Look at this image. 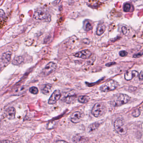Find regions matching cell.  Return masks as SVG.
<instances>
[{
    "label": "cell",
    "mask_w": 143,
    "mask_h": 143,
    "mask_svg": "<svg viewBox=\"0 0 143 143\" xmlns=\"http://www.w3.org/2000/svg\"><path fill=\"white\" fill-rule=\"evenodd\" d=\"M130 100V98L128 95L119 94L113 97L110 103L113 106H121L128 103Z\"/></svg>",
    "instance_id": "obj_1"
},
{
    "label": "cell",
    "mask_w": 143,
    "mask_h": 143,
    "mask_svg": "<svg viewBox=\"0 0 143 143\" xmlns=\"http://www.w3.org/2000/svg\"><path fill=\"white\" fill-rule=\"evenodd\" d=\"M114 126L115 131L119 134L124 135L127 133V127L123 119H117L115 122Z\"/></svg>",
    "instance_id": "obj_2"
},
{
    "label": "cell",
    "mask_w": 143,
    "mask_h": 143,
    "mask_svg": "<svg viewBox=\"0 0 143 143\" xmlns=\"http://www.w3.org/2000/svg\"><path fill=\"white\" fill-rule=\"evenodd\" d=\"M119 86L117 82L113 80H111L101 86L100 87V90L102 92H108L109 91L114 90L117 88Z\"/></svg>",
    "instance_id": "obj_3"
},
{
    "label": "cell",
    "mask_w": 143,
    "mask_h": 143,
    "mask_svg": "<svg viewBox=\"0 0 143 143\" xmlns=\"http://www.w3.org/2000/svg\"><path fill=\"white\" fill-rule=\"evenodd\" d=\"M105 107L102 103H97L91 110V113L95 117H98L103 115L105 111Z\"/></svg>",
    "instance_id": "obj_4"
},
{
    "label": "cell",
    "mask_w": 143,
    "mask_h": 143,
    "mask_svg": "<svg viewBox=\"0 0 143 143\" xmlns=\"http://www.w3.org/2000/svg\"><path fill=\"white\" fill-rule=\"evenodd\" d=\"M57 64L53 62H50L46 65L44 69L42 70V73L45 76H47L52 73L57 69Z\"/></svg>",
    "instance_id": "obj_5"
},
{
    "label": "cell",
    "mask_w": 143,
    "mask_h": 143,
    "mask_svg": "<svg viewBox=\"0 0 143 143\" xmlns=\"http://www.w3.org/2000/svg\"><path fill=\"white\" fill-rule=\"evenodd\" d=\"M33 16L35 20H44L48 18V14L45 9L40 8L35 11Z\"/></svg>",
    "instance_id": "obj_6"
},
{
    "label": "cell",
    "mask_w": 143,
    "mask_h": 143,
    "mask_svg": "<svg viewBox=\"0 0 143 143\" xmlns=\"http://www.w3.org/2000/svg\"><path fill=\"white\" fill-rule=\"evenodd\" d=\"M61 96V94L60 93V91L59 90H55L49 99L48 102L49 104H54L56 103L57 101L59 100Z\"/></svg>",
    "instance_id": "obj_7"
},
{
    "label": "cell",
    "mask_w": 143,
    "mask_h": 143,
    "mask_svg": "<svg viewBox=\"0 0 143 143\" xmlns=\"http://www.w3.org/2000/svg\"><path fill=\"white\" fill-rule=\"evenodd\" d=\"M91 53L88 49H84L74 54V56L79 58L82 59H87L90 57Z\"/></svg>",
    "instance_id": "obj_8"
},
{
    "label": "cell",
    "mask_w": 143,
    "mask_h": 143,
    "mask_svg": "<svg viewBox=\"0 0 143 143\" xmlns=\"http://www.w3.org/2000/svg\"><path fill=\"white\" fill-rule=\"evenodd\" d=\"M82 115L81 113L79 111L74 112L71 116V121L74 123H77L81 121Z\"/></svg>",
    "instance_id": "obj_9"
},
{
    "label": "cell",
    "mask_w": 143,
    "mask_h": 143,
    "mask_svg": "<svg viewBox=\"0 0 143 143\" xmlns=\"http://www.w3.org/2000/svg\"><path fill=\"white\" fill-rule=\"evenodd\" d=\"M16 111V109L13 107L9 108L6 112V117L8 119L12 120L15 118Z\"/></svg>",
    "instance_id": "obj_10"
},
{
    "label": "cell",
    "mask_w": 143,
    "mask_h": 143,
    "mask_svg": "<svg viewBox=\"0 0 143 143\" xmlns=\"http://www.w3.org/2000/svg\"><path fill=\"white\" fill-rule=\"evenodd\" d=\"M139 75V73L136 71H127L125 75V79L127 81H129L133 78L136 77Z\"/></svg>",
    "instance_id": "obj_11"
},
{
    "label": "cell",
    "mask_w": 143,
    "mask_h": 143,
    "mask_svg": "<svg viewBox=\"0 0 143 143\" xmlns=\"http://www.w3.org/2000/svg\"><path fill=\"white\" fill-rule=\"evenodd\" d=\"M11 57V54L10 52H7L3 53L1 57V60L4 64H7L10 62Z\"/></svg>",
    "instance_id": "obj_12"
},
{
    "label": "cell",
    "mask_w": 143,
    "mask_h": 143,
    "mask_svg": "<svg viewBox=\"0 0 143 143\" xmlns=\"http://www.w3.org/2000/svg\"><path fill=\"white\" fill-rule=\"evenodd\" d=\"M76 100V96L74 95H67L64 98V101L67 103L71 104L74 103Z\"/></svg>",
    "instance_id": "obj_13"
},
{
    "label": "cell",
    "mask_w": 143,
    "mask_h": 143,
    "mask_svg": "<svg viewBox=\"0 0 143 143\" xmlns=\"http://www.w3.org/2000/svg\"><path fill=\"white\" fill-rule=\"evenodd\" d=\"M105 26L103 24H100L97 28V34L99 36L101 35L104 33L105 30Z\"/></svg>",
    "instance_id": "obj_14"
},
{
    "label": "cell",
    "mask_w": 143,
    "mask_h": 143,
    "mask_svg": "<svg viewBox=\"0 0 143 143\" xmlns=\"http://www.w3.org/2000/svg\"><path fill=\"white\" fill-rule=\"evenodd\" d=\"M78 101L81 103H86L89 101V97L88 96L86 95H82L78 97Z\"/></svg>",
    "instance_id": "obj_15"
},
{
    "label": "cell",
    "mask_w": 143,
    "mask_h": 143,
    "mask_svg": "<svg viewBox=\"0 0 143 143\" xmlns=\"http://www.w3.org/2000/svg\"><path fill=\"white\" fill-rule=\"evenodd\" d=\"M24 61V59L22 56H19L14 58L12 61V64L14 65H19Z\"/></svg>",
    "instance_id": "obj_16"
},
{
    "label": "cell",
    "mask_w": 143,
    "mask_h": 143,
    "mask_svg": "<svg viewBox=\"0 0 143 143\" xmlns=\"http://www.w3.org/2000/svg\"><path fill=\"white\" fill-rule=\"evenodd\" d=\"M27 90V87L26 86H22L19 87L17 89H16L15 91L16 95H21L24 93L25 91Z\"/></svg>",
    "instance_id": "obj_17"
},
{
    "label": "cell",
    "mask_w": 143,
    "mask_h": 143,
    "mask_svg": "<svg viewBox=\"0 0 143 143\" xmlns=\"http://www.w3.org/2000/svg\"><path fill=\"white\" fill-rule=\"evenodd\" d=\"M84 28L86 31H89L92 29V26L88 21H85L84 22Z\"/></svg>",
    "instance_id": "obj_18"
},
{
    "label": "cell",
    "mask_w": 143,
    "mask_h": 143,
    "mask_svg": "<svg viewBox=\"0 0 143 143\" xmlns=\"http://www.w3.org/2000/svg\"><path fill=\"white\" fill-rule=\"evenodd\" d=\"M51 91V86L50 85H45V86L43 87V88L42 89V91L43 94L45 95H47L49 94V92Z\"/></svg>",
    "instance_id": "obj_19"
},
{
    "label": "cell",
    "mask_w": 143,
    "mask_h": 143,
    "mask_svg": "<svg viewBox=\"0 0 143 143\" xmlns=\"http://www.w3.org/2000/svg\"><path fill=\"white\" fill-rule=\"evenodd\" d=\"M73 142H84V139L83 137L81 136H77L73 137Z\"/></svg>",
    "instance_id": "obj_20"
},
{
    "label": "cell",
    "mask_w": 143,
    "mask_h": 143,
    "mask_svg": "<svg viewBox=\"0 0 143 143\" xmlns=\"http://www.w3.org/2000/svg\"><path fill=\"white\" fill-rule=\"evenodd\" d=\"M29 91L30 93H31L32 94H34V95H37L39 91L38 89L35 86H32V87H31L29 89Z\"/></svg>",
    "instance_id": "obj_21"
},
{
    "label": "cell",
    "mask_w": 143,
    "mask_h": 143,
    "mask_svg": "<svg viewBox=\"0 0 143 143\" xmlns=\"http://www.w3.org/2000/svg\"><path fill=\"white\" fill-rule=\"evenodd\" d=\"M140 114H141V112H140L139 110L136 109V110H133L132 113V115L133 117H138L140 115Z\"/></svg>",
    "instance_id": "obj_22"
},
{
    "label": "cell",
    "mask_w": 143,
    "mask_h": 143,
    "mask_svg": "<svg viewBox=\"0 0 143 143\" xmlns=\"http://www.w3.org/2000/svg\"><path fill=\"white\" fill-rule=\"evenodd\" d=\"M131 5L129 3H126L123 6V10L125 12H128L130 11Z\"/></svg>",
    "instance_id": "obj_23"
},
{
    "label": "cell",
    "mask_w": 143,
    "mask_h": 143,
    "mask_svg": "<svg viewBox=\"0 0 143 143\" xmlns=\"http://www.w3.org/2000/svg\"><path fill=\"white\" fill-rule=\"evenodd\" d=\"M99 124L97 123H95L92 124L90 126H89V129L91 131L92 130H95V129H97V128L98 127Z\"/></svg>",
    "instance_id": "obj_24"
},
{
    "label": "cell",
    "mask_w": 143,
    "mask_h": 143,
    "mask_svg": "<svg viewBox=\"0 0 143 143\" xmlns=\"http://www.w3.org/2000/svg\"><path fill=\"white\" fill-rule=\"evenodd\" d=\"M5 17V13L4 11L2 10L1 9L0 11V18H1V21H2Z\"/></svg>",
    "instance_id": "obj_25"
},
{
    "label": "cell",
    "mask_w": 143,
    "mask_h": 143,
    "mask_svg": "<svg viewBox=\"0 0 143 143\" xmlns=\"http://www.w3.org/2000/svg\"><path fill=\"white\" fill-rule=\"evenodd\" d=\"M119 54L121 57H125L128 55V53L126 51H122L120 52Z\"/></svg>",
    "instance_id": "obj_26"
},
{
    "label": "cell",
    "mask_w": 143,
    "mask_h": 143,
    "mask_svg": "<svg viewBox=\"0 0 143 143\" xmlns=\"http://www.w3.org/2000/svg\"><path fill=\"white\" fill-rule=\"evenodd\" d=\"M143 55V52H141V53H137V54H134L133 55V57L134 58H138L141 57Z\"/></svg>",
    "instance_id": "obj_27"
},
{
    "label": "cell",
    "mask_w": 143,
    "mask_h": 143,
    "mask_svg": "<svg viewBox=\"0 0 143 143\" xmlns=\"http://www.w3.org/2000/svg\"><path fill=\"white\" fill-rule=\"evenodd\" d=\"M122 32L124 35H126L127 34V32H128L127 27H123L122 28Z\"/></svg>",
    "instance_id": "obj_28"
},
{
    "label": "cell",
    "mask_w": 143,
    "mask_h": 143,
    "mask_svg": "<svg viewBox=\"0 0 143 143\" xmlns=\"http://www.w3.org/2000/svg\"><path fill=\"white\" fill-rule=\"evenodd\" d=\"M139 79L140 80H143V70L141 71L139 75Z\"/></svg>",
    "instance_id": "obj_29"
},
{
    "label": "cell",
    "mask_w": 143,
    "mask_h": 143,
    "mask_svg": "<svg viewBox=\"0 0 143 143\" xmlns=\"http://www.w3.org/2000/svg\"><path fill=\"white\" fill-rule=\"evenodd\" d=\"M116 64L115 62H111L109 63H108V64H106V66H112V65H115Z\"/></svg>",
    "instance_id": "obj_30"
},
{
    "label": "cell",
    "mask_w": 143,
    "mask_h": 143,
    "mask_svg": "<svg viewBox=\"0 0 143 143\" xmlns=\"http://www.w3.org/2000/svg\"><path fill=\"white\" fill-rule=\"evenodd\" d=\"M5 142H11V141H1V143H5Z\"/></svg>",
    "instance_id": "obj_31"
},
{
    "label": "cell",
    "mask_w": 143,
    "mask_h": 143,
    "mask_svg": "<svg viewBox=\"0 0 143 143\" xmlns=\"http://www.w3.org/2000/svg\"><path fill=\"white\" fill-rule=\"evenodd\" d=\"M56 142H66V141H56Z\"/></svg>",
    "instance_id": "obj_32"
},
{
    "label": "cell",
    "mask_w": 143,
    "mask_h": 143,
    "mask_svg": "<svg viewBox=\"0 0 143 143\" xmlns=\"http://www.w3.org/2000/svg\"><path fill=\"white\" fill-rule=\"evenodd\" d=\"M133 1H134V0H133Z\"/></svg>",
    "instance_id": "obj_33"
}]
</instances>
